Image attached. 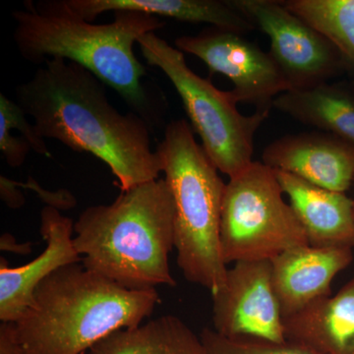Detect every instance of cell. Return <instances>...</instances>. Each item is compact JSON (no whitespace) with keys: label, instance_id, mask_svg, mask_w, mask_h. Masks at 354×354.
I'll return each mask as SVG.
<instances>
[{"label":"cell","instance_id":"4","mask_svg":"<svg viewBox=\"0 0 354 354\" xmlns=\"http://www.w3.org/2000/svg\"><path fill=\"white\" fill-rule=\"evenodd\" d=\"M158 302L156 288L127 290L77 263L44 279L15 324L26 354H87L114 332L138 327Z\"/></svg>","mask_w":354,"mask_h":354},{"label":"cell","instance_id":"16","mask_svg":"<svg viewBox=\"0 0 354 354\" xmlns=\"http://www.w3.org/2000/svg\"><path fill=\"white\" fill-rule=\"evenodd\" d=\"M67 3L79 17L91 23L102 13L131 10L181 22L206 23L241 35L256 29L228 0H67Z\"/></svg>","mask_w":354,"mask_h":354},{"label":"cell","instance_id":"21","mask_svg":"<svg viewBox=\"0 0 354 354\" xmlns=\"http://www.w3.org/2000/svg\"><path fill=\"white\" fill-rule=\"evenodd\" d=\"M0 125L17 130L24 137L32 150L44 157L51 158L53 155L46 146V141L37 132L34 123L27 120V114L15 101H11L3 93L0 94Z\"/></svg>","mask_w":354,"mask_h":354},{"label":"cell","instance_id":"9","mask_svg":"<svg viewBox=\"0 0 354 354\" xmlns=\"http://www.w3.org/2000/svg\"><path fill=\"white\" fill-rule=\"evenodd\" d=\"M243 35L209 27L195 36L176 39V48L201 59L209 74H223L234 83L235 102L270 111L274 99L290 90L288 81L269 53L247 41Z\"/></svg>","mask_w":354,"mask_h":354},{"label":"cell","instance_id":"25","mask_svg":"<svg viewBox=\"0 0 354 354\" xmlns=\"http://www.w3.org/2000/svg\"><path fill=\"white\" fill-rule=\"evenodd\" d=\"M17 183L10 180L7 177H0V192H1L2 201L11 209H19L25 204V198L22 193L18 190Z\"/></svg>","mask_w":354,"mask_h":354},{"label":"cell","instance_id":"12","mask_svg":"<svg viewBox=\"0 0 354 354\" xmlns=\"http://www.w3.org/2000/svg\"><path fill=\"white\" fill-rule=\"evenodd\" d=\"M74 223L53 207L41 212V234L46 243L44 252L24 266L9 267L0 260V320L16 323L29 308L35 290L53 272L65 266L82 262L72 235Z\"/></svg>","mask_w":354,"mask_h":354},{"label":"cell","instance_id":"8","mask_svg":"<svg viewBox=\"0 0 354 354\" xmlns=\"http://www.w3.org/2000/svg\"><path fill=\"white\" fill-rule=\"evenodd\" d=\"M244 17L269 37L274 62L290 90L328 83L344 66L341 55L308 23L276 0H228Z\"/></svg>","mask_w":354,"mask_h":354},{"label":"cell","instance_id":"1","mask_svg":"<svg viewBox=\"0 0 354 354\" xmlns=\"http://www.w3.org/2000/svg\"><path fill=\"white\" fill-rule=\"evenodd\" d=\"M104 87L80 65L50 59L16 87L15 102L41 138L108 165L121 191L157 180L162 162L151 147L150 123L134 111L120 113Z\"/></svg>","mask_w":354,"mask_h":354},{"label":"cell","instance_id":"15","mask_svg":"<svg viewBox=\"0 0 354 354\" xmlns=\"http://www.w3.org/2000/svg\"><path fill=\"white\" fill-rule=\"evenodd\" d=\"M286 341L316 354H354V278L283 318Z\"/></svg>","mask_w":354,"mask_h":354},{"label":"cell","instance_id":"18","mask_svg":"<svg viewBox=\"0 0 354 354\" xmlns=\"http://www.w3.org/2000/svg\"><path fill=\"white\" fill-rule=\"evenodd\" d=\"M87 354H207L201 337L176 316L114 332Z\"/></svg>","mask_w":354,"mask_h":354},{"label":"cell","instance_id":"10","mask_svg":"<svg viewBox=\"0 0 354 354\" xmlns=\"http://www.w3.org/2000/svg\"><path fill=\"white\" fill-rule=\"evenodd\" d=\"M212 297L218 334L227 339L286 342L283 317L272 288L271 261L234 263L227 270L223 288Z\"/></svg>","mask_w":354,"mask_h":354},{"label":"cell","instance_id":"23","mask_svg":"<svg viewBox=\"0 0 354 354\" xmlns=\"http://www.w3.org/2000/svg\"><path fill=\"white\" fill-rule=\"evenodd\" d=\"M24 187L31 188L32 190L36 191L39 196L44 200V202L48 203V206L53 207L57 209H69L76 206V199L69 191L60 190L57 192H48V191L44 190L41 186L39 185L36 181L30 178V183Z\"/></svg>","mask_w":354,"mask_h":354},{"label":"cell","instance_id":"11","mask_svg":"<svg viewBox=\"0 0 354 354\" xmlns=\"http://www.w3.org/2000/svg\"><path fill=\"white\" fill-rule=\"evenodd\" d=\"M262 162L335 192H346L354 181L353 144L319 130L274 140L263 151Z\"/></svg>","mask_w":354,"mask_h":354},{"label":"cell","instance_id":"7","mask_svg":"<svg viewBox=\"0 0 354 354\" xmlns=\"http://www.w3.org/2000/svg\"><path fill=\"white\" fill-rule=\"evenodd\" d=\"M276 172L252 162L225 185L221 218V255L225 264L274 259L309 245L304 227L283 199Z\"/></svg>","mask_w":354,"mask_h":354},{"label":"cell","instance_id":"27","mask_svg":"<svg viewBox=\"0 0 354 354\" xmlns=\"http://www.w3.org/2000/svg\"><path fill=\"white\" fill-rule=\"evenodd\" d=\"M351 90L353 91V92L354 93V86L353 87H351Z\"/></svg>","mask_w":354,"mask_h":354},{"label":"cell","instance_id":"3","mask_svg":"<svg viewBox=\"0 0 354 354\" xmlns=\"http://www.w3.org/2000/svg\"><path fill=\"white\" fill-rule=\"evenodd\" d=\"M174 203L165 179L121 191L109 205L88 207L74 223V246L88 271L130 290L176 286Z\"/></svg>","mask_w":354,"mask_h":354},{"label":"cell","instance_id":"20","mask_svg":"<svg viewBox=\"0 0 354 354\" xmlns=\"http://www.w3.org/2000/svg\"><path fill=\"white\" fill-rule=\"evenodd\" d=\"M200 337L207 354H316L288 342L279 344L251 337L227 339L211 329L203 330Z\"/></svg>","mask_w":354,"mask_h":354},{"label":"cell","instance_id":"19","mask_svg":"<svg viewBox=\"0 0 354 354\" xmlns=\"http://www.w3.org/2000/svg\"><path fill=\"white\" fill-rule=\"evenodd\" d=\"M291 13L308 23L354 70V0H283Z\"/></svg>","mask_w":354,"mask_h":354},{"label":"cell","instance_id":"2","mask_svg":"<svg viewBox=\"0 0 354 354\" xmlns=\"http://www.w3.org/2000/svg\"><path fill=\"white\" fill-rule=\"evenodd\" d=\"M13 39L21 57L32 64L50 59L74 62L113 88L135 113L149 123L152 115L145 87V65L135 55L134 44L167 23L138 11L114 12L109 24L82 19L67 0H26L14 10Z\"/></svg>","mask_w":354,"mask_h":354},{"label":"cell","instance_id":"13","mask_svg":"<svg viewBox=\"0 0 354 354\" xmlns=\"http://www.w3.org/2000/svg\"><path fill=\"white\" fill-rule=\"evenodd\" d=\"M349 247L290 249L271 260L272 283L283 318L330 297L333 279L353 262Z\"/></svg>","mask_w":354,"mask_h":354},{"label":"cell","instance_id":"17","mask_svg":"<svg viewBox=\"0 0 354 354\" xmlns=\"http://www.w3.org/2000/svg\"><path fill=\"white\" fill-rule=\"evenodd\" d=\"M272 108L354 145V93L351 88L323 83L305 90H290L274 99Z\"/></svg>","mask_w":354,"mask_h":354},{"label":"cell","instance_id":"6","mask_svg":"<svg viewBox=\"0 0 354 354\" xmlns=\"http://www.w3.org/2000/svg\"><path fill=\"white\" fill-rule=\"evenodd\" d=\"M147 64L162 70L183 102L193 131L218 171L230 178L241 174L252 160L254 137L270 111L243 115L230 91L218 90L208 79L190 69L183 51L156 32L138 41Z\"/></svg>","mask_w":354,"mask_h":354},{"label":"cell","instance_id":"14","mask_svg":"<svg viewBox=\"0 0 354 354\" xmlns=\"http://www.w3.org/2000/svg\"><path fill=\"white\" fill-rule=\"evenodd\" d=\"M281 189L304 227L310 246H354V200L276 171Z\"/></svg>","mask_w":354,"mask_h":354},{"label":"cell","instance_id":"22","mask_svg":"<svg viewBox=\"0 0 354 354\" xmlns=\"http://www.w3.org/2000/svg\"><path fill=\"white\" fill-rule=\"evenodd\" d=\"M31 151L32 147L24 137L16 136L10 130L0 127V152L9 167H21Z\"/></svg>","mask_w":354,"mask_h":354},{"label":"cell","instance_id":"5","mask_svg":"<svg viewBox=\"0 0 354 354\" xmlns=\"http://www.w3.org/2000/svg\"><path fill=\"white\" fill-rule=\"evenodd\" d=\"M174 203V247L184 278L216 295L227 268L221 255V218L225 185L187 121L167 125L156 149Z\"/></svg>","mask_w":354,"mask_h":354},{"label":"cell","instance_id":"26","mask_svg":"<svg viewBox=\"0 0 354 354\" xmlns=\"http://www.w3.org/2000/svg\"><path fill=\"white\" fill-rule=\"evenodd\" d=\"M0 241H1L0 242L1 250L10 251V252L21 254V255L31 253V243L18 244L11 234H4Z\"/></svg>","mask_w":354,"mask_h":354},{"label":"cell","instance_id":"24","mask_svg":"<svg viewBox=\"0 0 354 354\" xmlns=\"http://www.w3.org/2000/svg\"><path fill=\"white\" fill-rule=\"evenodd\" d=\"M0 354H26L15 323L0 324Z\"/></svg>","mask_w":354,"mask_h":354}]
</instances>
